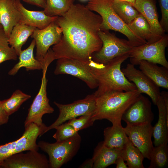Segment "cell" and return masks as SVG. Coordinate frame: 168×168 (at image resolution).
Wrapping results in <instances>:
<instances>
[{"label":"cell","instance_id":"36","mask_svg":"<svg viewBox=\"0 0 168 168\" xmlns=\"http://www.w3.org/2000/svg\"><path fill=\"white\" fill-rule=\"evenodd\" d=\"M9 116L4 109L0 100V126L8 122Z\"/></svg>","mask_w":168,"mask_h":168},{"label":"cell","instance_id":"19","mask_svg":"<svg viewBox=\"0 0 168 168\" xmlns=\"http://www.w3.org/2000/svg\"><path fill=\"white\" fill-rule=\"evenodd\" d=\"M16 2L21 15V19L19 22L21 24L42 29L55 21L58 16H47L43 11L28 10L23 6L21 0H16Z\"/></svg>","mask_w":168,"mask_h":168},{"label":"cell","instance_id":"18","mask_svg":"<svg viewBox=\"0 0 168 168\" xmlns=\"http://www.w3.org/2000/svg\"><path fill=\"white\" fill-rule=\"evenodd\" d=\"M155 0H135L132 5L146 19L154 34L161 38L165 34L158 20Z\"/></svg>","mask_w":168,"mask_h":168},{"label":"cell","instance_id":"22","mask_svg":"<svg viewBox=\"0 0 168 168\" xmlns=\"http://www.w3.org/2000/svg\"><path fill=\"white\" fill-rule=\"evenodd\" d=\"M144 74L159 87L168 89V68L157 64L142 60L138 64Z\"/></svg>","mask_w":168,"mask_h":168},{"label":"cell","instance_id":"6","mask_svg":"<svg viewBox=\"0 0 168 168\" xmlns=\"http://www.w3.org/2000/svg\"><path fill=\"white\" fill-rule=\"evenodd\" d=\"M98 35L102 45L92 55V59L97 63L105 64L118 57L129 54L134 47L128 40L118 38L109 30H100Z\"/></svg>","mask_w":168,"mask_h":168},{"label":"cell","instance_id":"17","mask_svg":"<svg viewBox=\"0 0 168 168\" xmlns=\"http://www.w3.org/2000/svg\"><path fill=\"white\" fill-rule=\"evenodd\" d=\"M156 105L158 119L153 128L152 136L155 146L168 142V92H161Z\"/></svg>","mask_w":168,"mask_h":168},{"label":"cell","instance_id":"11","mask_svg":"<svg viewBox=\"0 0 168 168\" xmlns=\"http://www.w3.org/2000/svg\"><path fill=\"white\" fill-rule=\"evenodd\" d=\"M49 66H45L42 70V77L40 88L37 95L28 109V113L24 122L25 128L34 123L39 126L43 124V115L53 113L54 110L49 104L47 96V85L48 80L46 73Z\"/></svg>","mask_w":168,"mask_h":168},{"label":"cell","instance_id":"2","mask_svg":"<svg viewBox=\"0 0 168 168\" xmlns=\"http://www.w3.org/2000/svg\"><path fill=\"white\" fill-rule=\"evenodd\" d=\"M141 93L138 90L130 91H113L96 97V106L91 118L106 119L112 125L121 124L122 117L127 108Z\"/></svg>","mask_w":168,"mask_h":168},{"label":"cell","instance_id":"5","mask_svg":"<svg viewBox=\"0 0 168 168\" xmlns=\"http://www.w3.org/2000/svg\"><path fill=\"white\" fill-rule=\"evenodd\" d=\"M81 137L78 133L71 138L62 141L50 143L39 141V148L49 157L50 168H60L71 160L79 150Z\"/></svg>","mask_w":168,"mask_h":168},{"label":"cell","instance_id":"23","mask_svg":"<svg viewBox=\"0 0 168 168\" xmlns=\"http://www.w3.org/2000/svg\"><path fill=\"white\" fill-rule=\"evenodd\" d=\"M121 150L108 147L103 142L98 143L94 150L92 158L94 168H105L114 164L116 160L120 156Z\"/></svg>","mask_w":168,"mask_h":168},{"label":"cell","instance_id":"7","mask_svg":"<svg viewBox=\"0 0 168 168\" xmlns=\"http://www.w3.org/2000/svg\"><path fill=\"white\" fill-rule=\"evenodd\" d=\"M47 126L43 123L39 126L32 123L25 128L22 136L17 140L0 146V165L10 156L16 153L29 150H37V138L44 133Z\"/></svg>","mask_w":168,"mask_h":168},{"label":"cell","instance_id":"32","mask_svg":"<svg viewBox=\"0 0 168 168\" xmlns=\"http://www.w3.org/2000/svg\"><path fill=\"white\" fill-rule=\"evenodd\" d=\"M17 55L14 49L9 45L8 37L2 27L0 29V64L9 60H16Z\"/></svg>","mask_w":168,"mask_h":168},{"label":"cell","instance_id":"12","mask_svg":"<svg viewBox=\"0 0 168 168\" xmlns=\"http://www.w3.org/2000/svg\"><path fill=\"white\" fill-rule=\"evenodd\" d=\"M62 34V29L55 21L52 22L43 29L36 28L30 36L35 41V58L45 64V57L50 47L59 42Z\"/></svg>","mask_w":168,"mask_h":168},{"label":"cell","instance_id":"14","mask_svg":"<svg viewBox=\"0 0 168 168\" xmlns=\"http://www.w3.org/2000/svg\"><path fill=\"white\" fill-rule=\"evenodd\" d=\"M38 151L29 150L14 154L2 163L0 168H49V160Z\"/></svg>","mask_w":168,"mask_h":168},{"label":"cell","instance_id":"41","mask_svg":"<svg viewBox=\"0 0 168 168\" xmlns=\"http://www.w3.org/2000/svg\"><path fill=\"white\" fill-rule=\"evenodd\" d=\"M2 28V25H1L0 23V29L1 28Z\"/></svg>","mask_w":168,"mask_h":168},{"label":"cell","instance_id":"30","mask_svg":"<svg viewBox=\"0 0 168 168\" xmlns=\"http://www.w3.org/2000/svg\"><path fill=\"white\" fill-rule=\"evenodd\" d=\"M148 168H164L168 164V146L164 143L154 147L150 155Z\"/></svg>","mask_w":168,"mask_h":168},{"label":"cell","instance_id":"4","mask_svg":"<svg viewBox=\"0 0 168 168\" xmlns=\"http://www.w3.org/2000/svg\"><path fill=\"white\" fill-rule=\"evenodd\" d=\"M86 6L101 16L100 30H113L121 33L128 38L134 47L147 43L136 35L116 13L112 7L111 0H89Z\"/></svg>","mask_w":168,"mask_h":168},{"label":"cell","instance_id":"35","mask_svg":"<svg viewBox=\"0 0 168 168\" xmlns=\"http://www.w3.org/2000/svg\"><path fill=\"white\" fill-rule=\"evenodd\" d=\"M161 17L160 24L165 32L168 31V0H158Z\"/></svg>","mask_w":168,"mask_h":168},{"label":"cell","instance_id":"15","mask_svg":"<svg viewBox=\"0 0 168 168\" xmlns=\"http://www.w3.org/2000/svg\"><path fill=\"white\" fill-rule=\"evenodd\" d=\"M121 70L126 78L135 85L140 92L147 95L156 105L161 93L159 87L133 64H128Z\"/></svg>","mask_w":168,"mask_h":168},{"label":"cell","instance_id":"21","mask_svg":"<svg viewBox=\"0 0 168 168\" xmlns=\"http://www.w3.org/2000/svg\"><path fill=\"white\" fill-rule=\"evenodd\" d=\"M35 41L33 39L26 49L22 50L19 56V61L8 72L9 75H15L22 67L26 68L27 71L35 70H42L48 64H44L37 59L34 55V49L35 46Z\"/></svg>","mask_w":168,"mask_h":168},{"label":"cell","instance_id":"1","mask_svg":"<svg viewBox=\"0 0 168 168\" xmlns=\"http://www.w3.org/2000/svg\"><path fill=\"white\" fill-rule=\"evenodd\" d=\"M55 21L62 30L60 41L52 49L55 60L67 58L88 62L101 49L98 32L102 18L86 6L74 4Z\"/></svg>","mask_w":168,"mask_h":168},{"label":"cell","instance_id":"33","mask_svg":"<svg viewBox=\"0 0 168 168\" xmlns=\"http://www.w3.org/2000/svg\"><path fill=\"white\" fill-rule=\"evenodd\" d=\"M56 132L53 136L56 142L68 139L78 133L68 123H63L56 127Z\"/></svg>","mask_w":168,"mask_h":168},{"label":"cell","instance_id":"27","mask_svg":"<svg viewBox=\"0 0 168 168\" xmlns=\"http://www.w3.org/2000/svg\"><path fill=\"white\" fill-rule=\"evenodd\" d=\"M120 156L126 161V164L128 168H144L143 161L145 158L140 151L133 144L129 138L121 151Z\"/></svg>","mask_w":168,"mask_h":168},{"label":"cell","instance_id":"29","mask_svg":"<svg viewBox=\"0 0 168 168\" xmlns=\"http://www.w3.org/2000/svg\"><path fill=\"white\" fill-rule=\"evenodd\" d=\"M31 97L30 95L17 89L13 92L9 98L1 100V103L5 110L10 116L18 110L21 105Z\"/></svg>","mask_w":168,"mask_h":168},{"label":"cell","instance_id":"3","mask_svg":"<svg viewBox=\"0 0 168 168\" xmlns=\"http://www.w3.org/2000/svg\"><path fill=\"white\" fill-rule=\"evenodd\" d=\"M129 57V54H126L105 64L92 61L93 70L98 83V89L93 93L95 96L108 91H130L137 89L135 85L125 77L121 68L122 63Z\"/></svg>","mask_w":168,"mask_h":168},{"label":"cell","instance_id":"20","mask_svg":"<svg viewBox=\"0 0 168 168\" xmlns=\"http://www.w3.org/2000/svg\"><path fill=\"white\" fill-rule=\"evenodd\" d=\"M21 19L16 0H0V23L8 37L14 26Z\"/></svg>","mask_w":168,"mask_h":168},{"label":"cell","instance_id":"10","mask_svg":"<svg viewBox=\"0 0 168 168\" xmlns=\"http://www.w3.org/2000/svg\"><path fill=\"white\" fill-rule=\"evenodd\" d=\"M59 110V115L55 121L47 126L44 133L66 121L78 116L92 114L96 106V97L93 93L83 99L68 104H62L54 102Z\"/></svg>","mask_w":168,"mask_h":168},{"label":"cell","instance_id":"38","mask_svg":"<svg viewBox=\"0 0 168 168\" xmlns=\"http://www.w3.org/2000/svg\"><path fill=\"white\" fill-rule=\"evenodd\" d=\"M114 164L116 165V168H128L124 159L120 156L116 160Z\"/></svg>","mask_w":168,"mask_h":168},{"label":"cell","instance_id":"26","mask_svg":"<svg viewBox=\"0 0 168 168\" xmlns=\"http://www.w3.org/2000/svg\"><path fill=\"white\" fill-rule=\"evenodd\" d=\"M128 25L136 35L147 43H153L160 39L154 34L149 23L140 13Z\"/></svg>","mask_w":168,"mask_h":168},{"label":"cell","instance_id":"28","mask_svg":"<svg viewBox=\"0 0 168 168\" xmlns=\"http://www.w3.org/2000/svg\"><path fill=\"white\" fill-rule=\"evenodd\" d=\"M111 4L116 13L127 25L140 13L132 4L127 1L111 0Z\"/></svg>","mask_w":168,"mask_h":168},{"label":"cell","instance_id":"8","mask_svg":"<svg viewBox=\"0 0 168 168\" xmlns=\"http://www.w3.org/2000/svg\"><path fill=\"white\" fill-rule=\"evenodd\" d=\"M168 45V35L165 34L158 40L147 43L134 47L129 54L131 63L138 65V62L144 60L160 64L168 68V62L166 58L165 49Z\"/></svg>","mask_w":168,"mask_h":168},{"label":"cell","instance_id":"24","mask_svg":"<svg viewBox=\"0 0 168 168\" xmlns=\"http://www.w3.org/2000/svg\"><path fill=\"white\" fill-rule=\"evenodd\" d=\"M103 143L106 147L120 150L124 147L128 138L121 124L112 125L104 131Z\"/></svg>","mask_w":168,"mask_h":168},{"label":"cell","instance_id":"34","mask_svg":"<svg viewBox=\"0 0 168 168\" xmlns=\"http://www.w3.org/2000/svg\"><path fill=\"white\" fill-rule=\"evenodd\" d=\"M92 114L81 116L79 118H75L68 120V123L78 132L91 126L94 121L91 118Z\"/></svg>","mask_w":168,"mask_h":168},{"label":"cell","instance_id":"40","mask_svg":"<svg viewBox=\"0 0 168 168\" xmlns=\"http://www.w3.org/2000/svg\"><path fill=\"white\" fill-rule=\"evenodd\" d=\"M121 1H125L128 2L130 3H131L132 4H133V3L134 2L135 0H119Z\"/></svg>","mask_w":168,"mask_h":168},{"label":"cell","instance_id":"37","mask_svg":"<svg viewBox=\"0 0 168 168\" xmlns=\"http://www.w3.org/2000/svg\"><path fill=\"white\" fill-rule=\"evenodd\" d=\"M28 4L34 5L39 7L44 8L46 6V0H22Z\"/></svg>","mask_w":168,"mask_h":168},{"label":"cell","instance_id":"25","mask_svg":"<svg viewBox=\"0 0 168 168\" xmlns=\"http://www.w3.org/2000/svg\"><path fill=\"white\" fill-rule=\"evenodd\" d=\"M35 27L18 23L13 27L8 37L10 45L15 50L18 56L22 46L31 35Z\"/></svg>","mask_w":168,"mask_h":168},{"label":"cell","instance_id":"39","mask_svg":"<svg viewBox=\"0 0 168 168\" xmlns=\"http://www.w3.org/2000/svg\"><path fill=\"white\" fill-rule=\"evenodd\" d=\"M94 162L92 158L86 160L79 166L82 168H93Z\"/></svg>","mask_w":168,"mask_h":168},{"label":"cell","instance_id":"13","mask_svg":"<svg viewBox=\"0 0 168 168\" xmlns=\"http://www.w3.org/2000/svg\"><path fill=\"white\" fill-rule=\"evenodd\" d=\"M153 128L151 123L127 124L124 128L131 142L139 149L144 157L148 160L154 147L152 140Z\"/></svg>","mask_w":168,"mask_h":168},{"label":"cell","instance_id":"9","mask_svg":"<svg viewBox=\"0 0 168 168\" xmlns=\"http://www.w3.org/2000/svg\"><path fill=\"white\" fill-rule=\"evenodd\" d=\"M92 59L86 62L74 59L59 58L57 59L54 74L71 75L85 82L90 88L94 89L98 87V83L93 70Z\"/></svg>","mask_w":168,"mask_h":168},{"label":"cell","instance_id":"16","mask_svg":"<svg viewBox=\"0 0 168 168\" xmlns=\"http://www.w3.org/2000/svg\"><path fill=\"white\" fill-rule=\"evenodd\" d=\"M154 119L150 101L141 94L126 110L121 120L127 124H134L151 123Z\"/></svg>","mask_w":168,"mask_h":168},{"label":"cell","instance_id":"42","mask_svg":"<svg viewBox=\"0 0 168 168\" xmlns=\"http://www.w3.org/2000/svg\"><path fill=\"white\" fill-rule=\"evenodd\" d=\"M82 1H89V0H81Z\"/></svg>","mask_w":168,"mask_h":168},{"label":"cell","instance_id":"31","mask_svg":"<svg viewBox=\"0 0 168 168\" xmlns=\"http://www.w3.org/2000/svg\"><path fill=\"white\" fill-rule=\"evenodd\" d=\"M43 11L49 16H63L74 4V0H46Z\"/></svg>","mask_w":168,"mask_h":168}]
</instances>
